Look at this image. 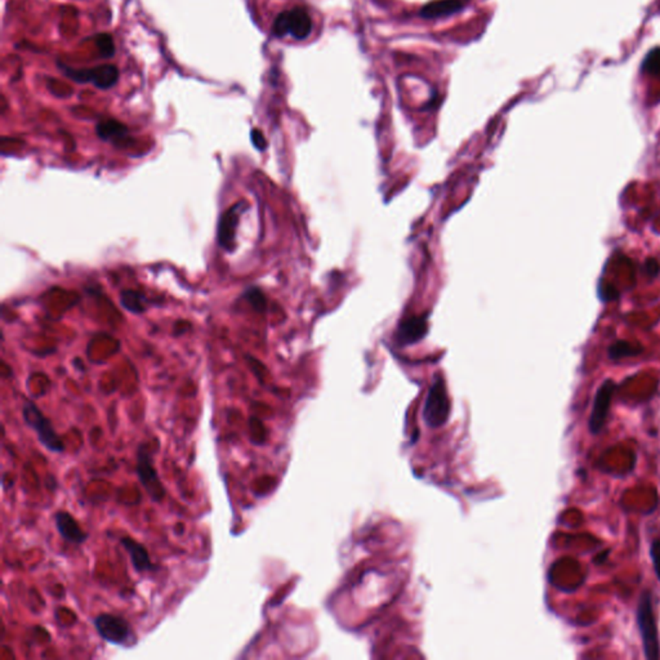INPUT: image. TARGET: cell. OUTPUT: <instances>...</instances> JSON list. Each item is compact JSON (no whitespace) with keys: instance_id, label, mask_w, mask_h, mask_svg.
<instances>
[{"instance_id":"obj_9","label":"cell","mask_w":660,"mask_h":660,"mask_svg":"<svg viewBox=\"0 0 660 660\" xmlns=\"http://www.w3.org/2000/svg\"><path fill=\"white\" fill-rule=\"evenodd\" d=\"M56 528L66 542L73 544H83L88 539L86 532L82 530L78 521L69 512L60 511L54 515Z\"/></svg>"},{"instance_id":"obj_2","label":"cell","mask_w":660,"mask_h":660,"mask_svg":"<svg viewBox=\"0 0 660 660\" xmlns=\"http://www.w3.org/2000/svg\"><path fill=\"white\" fill-rule=\"evenodd\" d=\"M22 416L26 425L36 432L39 443L47 450L54 453H64V444L62 438L56 432L52 422L44 416L43 412L35 403L26 401L22 408Z\"/></svg>"},{"instance_id":"obj_1","label":"cell","mask_w":660,"mask_h":660,"mask_svg":"<svg viewBox=\"0 0 660 660\" xmlns=\"http://www.w3.org/2000/svg\"><path fill=\"white\" fill-rule=\"evenodd\" d=\"M637 626L642 639V649L648 660L660 658L659 635L652 609V598L649 591L642 592L637 606Z\"/></svg>"},{"instance_id":"obj_14","label":"cell","mask_w":660,"mask_h":660,"mask_svg":"<svg viewBox=\"0 0 660 660\" xmlns=\"http://www.w3.org/2000/svg\"><path fill=\"white\" fill-rule=\"evenodd\" d=\"M97 134L102 141H123L128 134V128L126 124L117 121L115 119L102 120L97 124Z\"/></svg>"},{"instance_id":"obj_16","label":"cell","mask_w":660,"mask_h":660,"mask_svg":"<svg viewBox=\"0 0 660 660\" xmlns=\"http://www.w3.org/2000/svg\"><path fill=\"white\" fill-rule=\"evenodd\" d=\"M641 351H642V349L635 347V346L629 344L628 342L619 341L615 342L613 346H610L609 357L611 360H619V359L628 357V356H636Z\"/></svg>"},{"instance_id":"obj_17","label":"cell","mask_w":660,"mask_h":660,"mask_svg":"<svg viewBox=\"0 0 660 660\" xmlns=\"http://www.w3.org/2000/svg\"><path fill=\"white\" fill-rule=\"evenodd\" d=\"M95 42L102 57L111 58L115 56V44L110 34H98L95 38Z\"/></svg>"},{"instance_id":"obj_10","label":"cell","mask_w":660,"mask_h":660,"mask_svg":"<svg viewBox=\"0 0 660 660\" xmlns=\"http://www.w3.org/2000/svg\"><path fill=\"white\" fill-rule=\"evenodd\" d=\"M426 318L410 316L400 322L397 330V341L401 344H412L421 341L427 333Z\"/></svg>"},{"instance_id":"obj_12","label":"cell","mask_w":660,"mask_h":660,"mask_svg":"<svg viewBox=\"0 0 660 660\" xmlns=\"http://www.w3.org/2000/svg\"><path fill=\"white\" fill-rule=\"evenodd\" d=\"M447 394H445V388H444V384L437 379L436 384L432 386L431 391H429V394H428V399H427L426 405V416L427 421L429 422H436V418H440V416H447Z\"/></svg>"},{"instance_id":"obj_6","label":"cell","mask_w":660,"mask_h":660,"mask_svg":"<svg viewBox=\"0 0 660 660\" xmlns=\"http://www.w3.org/2000/svg\"><path fill=\"white\" fill-rule=\"evenodd\" d=\"M60 64L61 70H64V74L73 79L76 83L83 84V83H92L98 89H110L115 86L119 80V69L115 64H106L92 67V69H82L76 70L71 69L69 66Z\"/></svg>"},{"instance_id":"obj_18","label":"cell","mask_w":660,"mask_h":660,"mask_svg":"<svg viewBox=\"0 0 660 660\" xmlns=\"http://www.w3.org/2000/svg\"><path fill=\"white\" fill-rule=\"evenodd\" d=\"M245 297L249 300V303L257 309V311H263L266 309V297L265 294L262 293L261 289L258 287H252L249 289L246 293H245Z\"/></svg>"},{"instance_id":"obj_19","label":"cell","mask_w":660,"mask_h":660,"mask_svg":"<svg viewBox=\"0 0 660 660\" xmlns=\"http://www.w3.org/2000/svg\"><path fill=\"white\" fill-rule=\"evenodd\" d=\"M650 557L654 566V571L660 582V539L657 538L650 544Z\"/></svg>"},{"instance_id":"obj_15","label":"cell","mask_w":660,"mask_h":660,"mask_svg":"<svg viewBox=\"0 0 660 660\" xmlns=\"http://www.w3.org/2000/svg\"><path fill=\"white\" fill-rule=\"evenodd\" d=\"M145 302H146V297L134 290H124L120 294L121 306L133 314H142L146 309Z\"/></svg>"},{"instance_id":"obj_20","label":"cell","mask_w":660,"mask_h":660,"mask_svg":"<svg viewBox=\"0 0 660 660\" xmlns=\"http://www.w3.org/2000/svg\"><path fill=\"white\" fill-rule=\"evenodd\" d=\"M250 139H252V143L253 146L256 148L257 150L259 151H263L266 150L267 148V141L263 136V133L259 130V129H253L250 132Z\"/></svg>"},{"instance_id":"obj_13","label":"cell","mask_w":660,"mask_h":660,"mask_svg":"<svg viewBox=\"0 0 660 660\" xmlns=\"http://www.w3.org/2000/svg\"><path fill=\"white\" fill-rule=\"evenodd\" d=\"M463 8L462 0H435L426 4L421 10V16L423 19L434 20L454 14Z\"/></svg>"},{"instance_id":"obj_5","label":"cell","mask_w":660,"mask_h":660,"mask_svg":"<svg viewBox=\"0 0 660 660\" xmlns=\"http://www.w3.org/2000/svg\"><path fill=\"white\" fill-rule=\"evenodd\" d=\"M136 472L139 475V479L143 489L146 490L150 498L158 503L163 501L165 497V488L160 481L156 467L154 466V458L146 444L139 445L137 449Z\"/></svg>"},{"instance_id":"obj_11","label":"cell","mask_w":660,"mask_h":660,"mask_svg":"<svg viewBox=\"0 0 660 660\" xmlns=\"http://www.w3.org/2000/svg\"><path fill=\"white\" fill-rule=\"evenodd\" d=\"M120 543L123 545V548L128 552L132 565H133V567L137 573H145V571L154 570V565L150 560L149 551L146 550V547L143 544L139 543L137 541H134L129 537H123L120 539Z\"/></svg>"},{"instance_id":"obj_4","label":"cell","mask_w":660,"mask_h":660,"mask_svg":"<svg viewBox=\"0 0 660 660\" xmlns=\"http://www.w3.org/2000/svg\"><path fill=\"white\" fill-rule=\"evenodd\" d=\"M312 32V20L305 8L296 7L290 11L281 12L272 25V34L276 38L290 35L297 40L309 38Z\"/></svg>"},{"instance_id":"obj_3","label":"cell","mask_w":660,"mask_h":660,"mask_svg":"<svg viewBox=\"0 0 660 660\" xmlns=\"http://www.w3.org/2000/svg\"><path fill=\"white\" fill-rule=\"evenodd\" d=\"M93 624L101 639H105L108 644L121 648H132L137 642L136 633L130 623L123 617L104 613L93 619Z\"/></svg>"},{"instance_id":"obj_8","label":"cell","mask_w":660,"mask_h":660,"mask_svg":"<svg viewBox=\"0 0 660 660\" xmlns=\"http://www.w3.org/2000/svg\"><path fill=\"white\" fill-rule=\"evenodd\" d=\"M244 205V202L236 204L231 209L226 211V213L220 220L218 243L227 250H231L233 246H234L235 231H236V226L239 222V217H240V214L243 213Z\"/></svg>"},{"instance_id":"obj_7","label":"cell","mask_w":660,"mask_h":660,"mask_svg":"<svg viewBox=\"0 0 660 660\" xmlns=\"http://www.w3.org/2000/svg\"><path fill=\"white\" fill-rule=\"evenodd\" d=\"M614 391H615V384L611 379H606L598 387L593 400L592 413L588 419V428L592 435H598L605 426Z\"/></svg>"}]
</instances>
